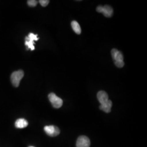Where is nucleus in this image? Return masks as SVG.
Returning a JSON list of instances; mask_svg holds the SVG:
<instances>
[{
  "instance_id": "1",
  "label": "nucleus",
  "mask_w": 147,
  "mask_h": 147,
  "mask_svg": "<svg viewBox=\"0 0 147 147\" xmlns=\"http://www.w3.org/2000/svg\"><path fill=\"white\" fill-rule=\"evenodd\" d=\"M24 76V73L21 70L13 72L11 74V82L12 84L16 87H19L21 79L23 78Z\"/></svg>"
},
{
  "instance_id": "2",
  "label": "nucleus",
  "mask_w": 147,
  "mask_h": 147,
  "mask_svg": "<svg viewBox=\"0 0 147 147\" xmlns=\"http://www.w3.org/2000/svg\"><path fill=\"white\" fill-rule=\"evenodd\" d=\"M49 99L51 102L53 107L55 109H59L63 105V100L58 97L53 93H51L49 94Z\"/></svg>"
},
{
  "instance_id": "3",
  "label": "nucleus",
  "mask_w": 147,
  "mask_h": 147,
  "mask_svg": "<svg viewBox=\"0 0 147 147\" xmlns=\"http://www.w3.org/2000/svg\"><path fill=\"white\" fill-rule=\"evenodd\" d=\"M39 39L38 35L34 34L32 33H30L27 37L25 38V45L27 47V49H31V50H34L35 47L34 46V41L38 40Z\"/></svg>"
},
{
  "instance_id": "4",
  "label": "nucleus",
  "mask_w": 147,
  "mask_h": 147,
  "mask_svg": "<svg viewBox=\"0 0 147 147\" xmlns=\"http://www.w3.org/2000/svg\"><path fill=\"white\" fill-rule=\"evenodd\" d=\"M96 11L99 13H101L104 16L110 18L111 17L113 14V10L112 8L110 5H105L104 6L99 5L96 8Z\"/></svg>"
},
{
  "instance_id": "5",
  "label": "nucleus",
  "mask_w": 147,
  "mask_h": 147,
  "mask_svg": "<svg viewBox=\"0 0 147 147\" xmlns=\"http://www.w3.org/2000/svg\"><path fill=\"white\" fill-rule=\"evenodd\" d=\"M44 131L49 136L55 137L58 136L60 134V130L57 126L54 125H47L44 128Z\"/></svg>"
},
{
  "instance_id": "6",
  "label": "nucleus",
  "mask_w": 147,
  "mask_h": 147,
  "mask_svg": "<svg viewBox=\"0 0 147 147\" xmlns=\"http://www.w3.org/2000/svg\"><path fill=\"white\" fill-rule=\"evenodd\" d=\"M90 141L89 138L85 136L79 137L76 142V147H89Z\"/></svg>"
},
{
  "instance_id": "7",
  "label": "nucleus",
  "mask_w": 147,
  "mask_h": 147,
  "mask_svg": "<svg viewBox=\"0 0 147 147\" xmlns=\"http://www.w3.org/2000/svg\"><path fill=\"white\" fill-rule=\"evenodd\" d=\"M111 55L115 62L123 61L124 57L122 53L116 49H113L111 51Z\"/></svg>"
},
{
  "instance_id": "8",
  "label": "nucleus",
  "mask_w": 147,
  "mask_h": 147,
  "mask_svg": "<svg viewBox=\"0 0 147 147\" xmlns=\"http://www.w3.org/2000/svg\"><path fill=\"white\" fill-rule=\"evenodd\" d=\"M97 98L99 100L100 104H103L107 102L109 99V96L106 92L103 90L99 91L97 94Z\"/></svg>"
},
{
  "instance_id": "9",
  "label": "nucleus",
  "mask_w": 147,
  "mask_h": 147,
  "mask_svg": "<svg viewBox=\"0 0 147 147\" xmlns=\"http://www.w3.org/2000/svg\"><path fill=\"white\" fill-rule=\"evenodd\" d=\"M112 106V101L109 100L104 104L100 105V109L102 111H104L106 113H109L111 112V109Z\"/></svg>"
},
{
  "instance_id": "10",
  "label": "nucleus",
  "mask_w": 147,
  "mask_h": 147,
  "mask_svg": "<svg viewBox=\"0 0 147 147\" xmlns=\"http://www.w3.org/2000/svg\"><path fill=\"white\" fill-rule=\"evenodd\" d=\"M28 121L23 118L17 119L15 123V126L18 129H23L28 126Z\"/></svg>"
},
{
  "instance_id": "11",
  "label": "nucleus",
  "mask_w": 147,
  "mask_h": 147,
  "mask_svg": "<svg viewBox=\"0 0 147 147\" xmlns=\"http://www.w3.org/2000/svg\"><path fill=\"white\" fill-rule=\"evenodd\" d=\"M71 25L72 27V28L76 34H80L81 33V28L80 26L79 23L76 21H73L71 22Z\"/></svg>"
},
{
  "instance_id": "12",
  "label": "nucleus",
  "mask_w": 147,
  "mask_h": 147,
  "mask_svg": "<svg viewBox=\"0 0 147 147\" xmlns=\"http://www.w3.org/2000/svg\"><path fill=\"white\" fill-rule=\"evenodd\" d=\"M38 3V1L36 0H29L27 1V4L30 7H36Z\"/></svg>"
},
{
  "instance_id": "13",
  "label": "nucleus",
  "mask_w": 147,
  "mask_h": 147,
  "mask_svg": "<svg viewBox=\"0 0 147 147\" xmlns=\"http://www.w3.org/2000/svg\"><path fill=\"white\" fill-rule=\"evenodd\" d=\"M50 1L48 0H40L39 1V3L42 7H46L47 5H48V4L49 3Z\"/></svg>"
},
{
  "instance_id": "14",
  "label": "nucleus",
  "mask_w": 147,
  "mask_h": 147,
  "mask_svg": "<svg viewBox=\"0 0 147 147\" xmlns=\"http://www.w3.org/2000/svg\"><path fill=\"white\" fill-rule=\"evenodd\" d=\"M115 64L116 66L118 68H123L124 65V61H121V62H115Z\"/></svg>"
},
{
  "instance_id": "15",
  "label": "nucleus",
  "mask_w": 147,
  "mask_h": 147,
  "mask_svg": "<svg viewBox=\"0 0 147 147\" xmlns=\"http://www.w3.org/2000/svg\"></svg>"
}]
</instances>
